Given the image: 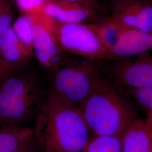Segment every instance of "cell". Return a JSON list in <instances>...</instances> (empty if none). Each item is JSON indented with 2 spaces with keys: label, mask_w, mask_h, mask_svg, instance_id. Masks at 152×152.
Listing matches in <instances>:
<instances>
[{
  "label": "cell",
  "mask_w": 152,
  "mask_h": 152,
  "mask_svg": "<svg viewBox=\"0 0 152 152\" xmlns=\"http://www.w3.org/2000/svg\"><path fill=\"white\" fill-rule=\"evenodd\" d=\"M11 6L6 0H0V33L11 27Z\"/></svg>",
  "instance_id": "cell-20"
},
{
  "label": "cell",
  "mask_w": 152,
  "mask_h": 152,
  "mask_svg": "<svg viewBox=\"0 0 152 152\" xmlns=\"http://www.w3.org/2000/svg\"><path fill=\"white\" fill-rule=\"evenodd\" d=\"M32 152L31 151V148H29L27 149H26V150H24V151H20V152Z\"/></svg>",
  "instance_id": "cell-24"
},
{
  "label": "cell",
  "mask_w": 152,
  "mask_h": 152,
  "mask_svg": "<svg viewBox=\"0 0 152 152\" xmlns=\"http://www.w3.org/2000/svg\"><path fill=\"white\" fill-rule=\"evenodd\" d=\"M81 152H122L121 139L111 136H90Z\"/></svg>",
  "instance_id": "cell-15"
},
{
  "label": "cell",
  "mask_w": 152,
  "mask_h": 152,
  "mask_svg": "<svg viewBox=\"0 0 152 152\" xmlns=\"http://www.w3.org/2000/svg\"><path fill=\"white\" fill-rule=\"evenodd\" d=\"M111 17L125 28H137V0L115 2Z\"/></svg>",
  "instance_id": "cell-14"
},
{
  "label": "cell",
  "mask_w": 152,
  "mask_h": 152,
  "mask_svg": "<svg viewBox=\"0 0 152 152\" xmlns=\"http://www.w3.org/2000/svg\"><path fill=\"white\" fill-rule=\"evenodd\" d=\"M55 36L60 51L85 59L107 61L108 50L87 24L64 23L53 19Z\"/></svg>",
  "instance_id": "cell-5"
},
{
  "label": "cell",
  "mask_w": 152,
  "mask_h": 152,
  "mask_svg": "<svg viewBox=\"0 0 152 152\" xmlns=\"http://www.w3.org/2000/svg\"><path fill=\"white\" fill-rule=\"evenodd\" d=\"M16 70L15 68L7 63L2 59H0V81L6 77L14 74Z\"/></svg>",
  "instance_id": "cell-22"
},
{
  "label": "cell",
  "mask_w": 152,
  "mask_h": 152,
  "mask_svg": "<svg viewBox=\"0 0 152 152\" xmlns=\"http://www.w3.org/2000/svg\"><path fill=\"white\" fill-rule=\"evenodd\" d=\"M122 152H146L152 149V122L137 118L121 138Z\"/></svg>",
  "instance_id": "cell-9"
},
{
  "label": "cell",
  "mask_w": 152,
  "mask_h": 152,
  "mask_svg": "<svg viewBox=\"0 0 152 152\" xmlns=\"http://www.w3.org/2000/svg\"><path fill=\"white\" fill-rule=\"evenodd\" d=\"M80 108L91 136L121 139L125 131L137 118L135 110L121 92L104 77Z\"/></svg>",
  "instance_id": "cell-2"
},
{
  "label": "cell",
  "mask_w": 152,
  "mask_h": 152,
  "mask_svg": "<svg viewBox=\"0 0 152 152\" xmlns=\"http://www.w3.org/2000/svg\"><path fill=\"white\" fill-rule=\"evenodd\" d=\"M33 131L44 152H81L90 137L80 108L48 94Z\"/></svg>",
  "instance_id": "cell-1"
},
{
  "label": "cell",
  "mask_w": 152,
  "mask_h": 152,
  "mask_svg": "<svg viewBox=\"0 0 152 152\" xmlns=\"http://www.w3.org/2000/svg\"><path fill=\"white\" fill-rule=\"evenodd\" d=\"M45 98L35 74L28 72L6 77L0 81V127L27 126L36 118Z\"/></svg>",
  "instance_id": "cell-3"
},
{
  "label": "cell",
  "mask_w": 152,
  "mask_h": 152,
  "mask_svg": "<svg viewBox=\"0 0 152 152\" xmlns=\"http://www.w3.org/2000/svg\"><path fill=\"white\" fill-rule=\"evenodd\" d=\"M146 152H152V149H151V150H149V151H147Z\"/></svg>",
  "instance_id": "cell-26"
},
{
  "label": "cell",
  "mask_w": 152,
  "mask_h": 152,
  "mask_svg": "<svg viewBox=\"0 0 152 152\" xmlns=\"http://www.w3.org/2000/svg\"><path fill=\"white\" fill-rule=\"evenodd\" d=\"M75 4L81 6L91 11L94 15H96L99 8L98 0H60Z\"/></svg>",
  "instance_id": "cell-21"
},
{
  "label": "cell",
  "mask_w": 152,
  "mask_h": 152,
  "mask_svg": "<svg viewBox=\"0 0 152 152\" xmlns=\"http://www.w3.org/2000/svg\"><path fill=\"white\" fill-rule=\"evenodd\" d=\"M147 119L150 121L152 122V110L148 113Z\"/></svg>",
  "instance_id": "cell-23"
},
{
  "label": "cell",
  "mask_w": 152,
  "mask_h": 152,
  "mask_svg": "<svg viewBox=\"0 0 152 152\" xmlns=\"http://www.w3.org/2000/svg\"><path fill=\"white\" fill-rule=\"evenodd\" d=\"M137 29L152 33V0H137Z\"/></svg>",
  "instance_id": "cell-17"
},
{
  "label": "cell",
  "mask_w": 152,
  "mask_h": 152,
  "mask_svg": "<svg viewBox=\"0 0 152 152\" xmlns=\"http://www.w3.org/2000/svg\"><path fill=\"white\" fill-rule=\"evenodd\" d=\"M34 140V131L28 126L0 127V152L27 149L31 148Z\"/></svg>",
  "instance_id": "cell-12"
},
{
  "label": "cell",
  "mask_w": 152,
  "mask_h": 152,
  "mask_svg": "<svg viewBox=\"0 0 152 152\" xmlns=\"http://www.w3.org/2000/svg\"><path fill=\"white\" fill-rule=\"evenodd\" d=\"M99 63L62 55L50 69L47 94L80 108L103 78Z\"/></svg>",
  "instance_id": "cell-4"
},
{
  "label": "cell",
  "mask_w": 152,
  "mask_h": 152,
  "mask_svg": "<svg viewBox=\"0 0 152 152\" xmlns=\"http://www.w3.org/2000/svg\"><path fill=\"white\" fill-rule=\"evenodd\" d=\"M115 2H121V1H127V0H113Z\"/></svg>",
  "instance_id": "cell-25"
},
{
  "label": "cell",
  "mask_w": 152,
  "mask_h": 152,
  "mask_svg": "<svg viewBox=\"0 0 152 152\" xmlns=\"http://www.w3.org/2000/svg\"><path fill=\"white\" fill-rule=\"evenodd\" d=\"M51 0H15L18 9L23 14L36 15L44 14L46 5Z\"/></svg>",
  "instance_id": "cell-18"
},
{
  "label": "cell",
  "mask_w": 152,
  "mask_h": 152,
  "mask_svg": "<svg viewBox=\"0 0 152 152\" xmlns=\"http://www.w3.org/2000/svg\"><path fill=\"white\" fill-rule=\"evenodd\" d=\"M33 24V15L22 14L11 27L18 38L32 54Z\"/></svg>",
  "instance_id": "cell-16"
},
{
  "label": "cell",
  "mask_w": 152,
  "mask_h": 152,
  "mask_svg": "<svg viewBox=\"0 0 152 152\" xmlns=\"http://www.w3.org/2000/svg\"><path fill=\"white\" fill-rule=\"evenodd\" d=\"M0 59H2V58H1V55H0Z\"/></svg>",
  "instance_id": "cell-27"
},
{
  "label": "cell",
  "mask_w": 152,
  "mask_h": 152,
  "mask_svg": "<svg viewBox=\"0 0 152 152\" xmlns=\"http://www.w3.org/2000/svg\"><path fill=\"white\" fill-rule=\"evenodd\" d=\"M44 14L64 23H82L96 16L83 6L60 0H51L45 6Z\"/></svg>",
  "instance_id": "cell-10"
},
{
  "label": "cell",
  "mask_w": 152,
  "mask_h": 152,
  "mask_svg": "<svg viewBox=\"0 0 152 152\" xmlns=\"http://www.w3.org/2000/svg\"><path fill=\"white\" fill-rule=\"evenodd\" d=\"M100 65L104 78L119 91L152 87V56L144 54L136 59L110 61Z\"/></svg>",
  "instance_id": "cell-6"
},
{
  "label": "cell",
  "mask_w": 152,
  "mask_h": 152,
  "mask_svg": "<svg viewBox=\"0 0 152 152\" xmlns=\"http://www.w3.org/2000/svg\"><path fill=\"white\" fill-rule=\"evenodd\" d=\"M148 113L152 110V87L138 88L129 93Z\"/></svg>",
  "instance_id": "cell-19"
},
{
  "label": "cell",
  "mask_w": 152,
  "mask_h": 152,
  "mask_svg": "<svg viewBox=\"0 0 152 152\" xmlns=\"http://www.w3.org/2000/svg\"><path fill=\"white\" fill-rule=\"evenodd\" d=\"M152 49V33L137 28H126L109 50L107 61L121 60L146 54Z\"/></svg>",
  "instance_id": "cell-8"
},
{
  "label": "cell",
  "mask_w": 152,
  "mask_h": 152,
  "mask_svg": "<svg viewBox=\"0 0 152 152\" xmlns=\"http://www.w3.org/2000/svg\"><path fill=\"white\" fill-rule=\"evenodd\" d=\"M87 24L97 34L108 52L116 43L122 33L127 28L112 17L99 23Z\"/></svg>",
  "instance_id": "cell-13"
},
{
  "label": "cell",
  "mask_w": 152,
  "mask_h": 152,
  "mask_svg": "<svg viewBox=\"0 0 152 152\" xmlns=\"http://www.w3.org/2000/svg\"><path fill=\"white\" fill-rule=\"evenodd\" d=\"M33 16V53L41 66L50 70L63 55L55 36L53 19L45 14Z\"/></svg>",
  "instance_id": "cell-7"
},
{
  "label": "cell",
  "mask_w": 152,
  "mask_h": 152,
  "mask_svg": "<svg viewBox=\"0 0 152 152\" xmlns=\"http://www.w3.org/2000/svg\"><path fill=\"white\" fill-rule=\"evenodd\" d=\"M0 55L2 59L17 69L32 55L9 28L0 33Z\"/></svg>",
  "instance_id": "cell-11"
}]
</instances>
